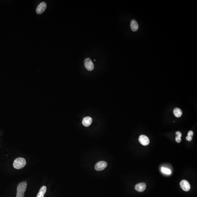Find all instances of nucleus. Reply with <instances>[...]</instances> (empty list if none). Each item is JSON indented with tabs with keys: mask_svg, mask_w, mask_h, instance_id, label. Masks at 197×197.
Listing matches in <instances>:
<instances>
[{
	"mask_svg": "<svg viewBox=\"0 0 197 197\" xmlns=\"http://www.w3.org/2000/svg\"><path fill=\"white\" fill-rule=\"evenodd\" d=\"M92 121V118L89 116L86 117L83 119L82 121V123L84 126L88 127L91 125Z\"/></svg>",
	"mask_w": 197,
	"mask_h": 197,
	"instance_id": "1a4fd4ad",
	"label": "nucleus"
},
{
	"mask_svg": "<svg viewBox=\"0 0 197 197\" xmlns=\"http://www.w3.org/2000/svg\"><path fill=\"white\" fill-rule=\"evenodd\" d=\"M176 136H178L179 137H181V136H182V134H181V133L180 131H178L176 132Z\"/></svg>",
	"mask_w": 197,
	"mask_h": 197,
	"instance_id": "dca6fc26",
	"label": "nucleus"
},
{
	"mask_svg": "<svg viewBox=\"0 0 197 197\" xmlns=\"http://www.w3.org/2000/svg\"><path fill=\"white\" fill-rule=\"evenodd\" d=\"M47 4L45 2L40 3L36 9V13L38 14H42L46 10Z\"/></svg>",
	"mask_w": 197,
	"mask_h": 197,
	"instance_id": "39448f33",
	"label": "nucleus"
},
{
	"mask_svg": "<svg viewBox=\"0 0 197 197\" xmlns=\"http://www.w3.org/2000/svg\"><path fill=\"white\" fill-rule=\"evenodd\" d=\"M174 116L177 118L181 117L182 115V112L181 110L178 108H175L173 110Z\"/></svg>",
	"mask_w": 197,
	"mask_h": 197,
	"instance_id": "f8f14e48",
	"label": "nucleus"
},
{
	"mask_svg": "<svg viewBox=\"0 0 197 197\" xmlns=\"http://www.w3.org/2000/svg\"><path fill=\"white\" fill-rule=\"evenodd\" d=\"M130 27L133 31H136L138 30L139 26L137 22L135 20H133L131 21Z\"/></svg>",
	"mask_w": 197,
	"mask_h": 197,
	"instance_id": "9d476101",
	"label": "nucleus"
},
{
	"mask_svg": "<svg viewBox=\"0 0 197 197\" xmlns=\"http://www.w3.org/2000/svg\"><path fill=\"white\" fill-rule=\"evenodd\" d=\"M193 135H194V133H193V131H190L188 132V136L192 138Z\"/></svg>",
	"mask_w": 197,
	"mask_h": 197,
	"instance_id": "2eb2a0df",
	"label": "nucleus"
},
{
	"mask_svg": "<svg viewBox=\"0 0 197 197\" xmlns=\"http://www.w3.org/2000/svg\"><path fill=\"white\" fill-rule=\"evenodd\" d=\"M27 187L26 181L20 183L18 185L16 197H24Z\"/></svg>",
	"mask_w": 197,
	"mask_h": 197,
	"instance_id": "f257e3e1",
	"label": "nucleus"
},
{
	"mask_svg": "<svg viewBox=\"0 0 197 197\" xmlns=\"http://www.w3.org/2000/svg\"><path fill=\"white\" fill-rule=\"evenodd\" d=\"M46 190L47 188L46 186H42L39 190L37 197H44V196L46 193Z\"/></svg>",
	"mask_w": 197,
	"mask_h": 197,
	"instance_id": "9b49d317",
	"label": "nucleus"
},
{
	"mask_svg": "<svg viewBox=\"0 0 197 197\" xmlns=\"http://www.w3.org/2000/svg\"><path fill=\"white\" fill-rule=\"evenodd\" d=\"M107 165L106 162L104 161H100L96 163L95 165V169L97 171L103 170L106 167Z\"/></svg>",
	"mask_w": 197,
	"mask_h": 197,
	"instance_id": "20e7f679",
	"label": "nucleus"
},
{
	"mask_svg": "<svg viewBox=\"0 0 197 197\" xmlns=\"http://www.w3.org/2000/svg\"><path fill=\"white\" fill-rule=\"evenodd\" d=\"M176 141L177 143L180 142L181 141V138L178 136H176Z\"/></svg>",
	"mask_w": 197,
	"mask_h": 197,
	"instance_id": "4468645a",
	"label": "nucleus"
},
{
	"mask_svg": "<svg viewBox=\"0 0 197 197\" xmlns=\"http://www.w3.org/2000/svg\"><path fill=\"white\" fill-rule=\"evenodd\" d=\"M26 164V160L24 158L19 157L15 160L13 163V165L14 168L15 169H20L24 167Z\"/></svg>",
	"mask_w": 197,
	"mask_h": 197,
	"instance_id": "f03ea898",
	"label": "nucleus"
},
{
	"mask_svg": "<svg viewBox=\"0 0 197 197\" xmlns=\"http://www.w3.org/2000/svg\"><path fill=\"white\" fill-rule=\"evenodd\" d=\"M146 188V184L145 183H141L137 184L135 186L136 190L139 192H142Z\"/></svg>",
	"mask_w": 197,
	"mask_h": 197,
	"instance_id": "6e6552de",
	"label": "nucleus"
},
{
	"mask_svg": "<svg viewBox=\"0 0 197 197\" xmlns=\"http://www.w3.org/2000/svg\"><path fill=\"white\" fill-rule=\"evenodd\" d=\"M180 185L182 189L185 191H188L191 189L190 185L186 180H183L181 181Z\"/></svg>",
	"mask_w": 197,
	"mask_h": 197,
	"instance_id": "423d86ee",
	"label": "nucleus"
},
{
	"mask_svg": "<svg viewBox=\"0 0 197 197\" xmlns=\"http://www.w3.org/2000/svg\"><path fill=\"white\" fill-rule=\"evenodd\" d=\"M192 137H190L187 136L186 137V139L188 141H191L192 140Z\"/></svg>",
	"mask_w": 197,
	"mask_h": 197,
	"instance_id": "f3484780",
	"label": "nucleus"
},
{
	"mask_svg": "<svg viewBox=\"0 0 197 197\" xmlns=\"http://www.w3.org/2000/svg\"><path fill=\"white\" fill-rule=\"evenodd\" d=\"M161 171L163 173H164L165 174H170L171 171L168 168H165L164 167H162L161 168Z\"/></svg>",
	"mask_w": 197,
	"mask_h": 197,
	"instance_id": "ddd939ff",
	"label": "nucleus"
},
{
	"mask_svg": "<svg viewBox=\"0 0 197 197\" xmlns=\"http://www.w3.org/2000/svg\"><path fill=\"white\" fill-rule=\"evenodd\" d=\"M84 65L88 71H92L94 69V64L89 58H86L84 61Z\"/></svg>",
	"mask_w": 197,
	"mask_h": 197,
	"instance_id": "7ed1b4c3",
	"label": "nucleus"
},
{
	"mask_svg": "<svg viewBox=\"0 0 197 197\" xmlns=\"http://www.w3.org/2000/svg\"><path fill=\"white\" fill-rule=\"evenodd\" d=\"M139 141L140 142L143 146H147L150 143L149 139L145 135L141 136L139 137Z\"/></svg>",
	"mask_w": 197,
	"mask_h": 197,
	"instance_id": "0eeeda50",
	"label": "nucleus"
}]
</instances>
